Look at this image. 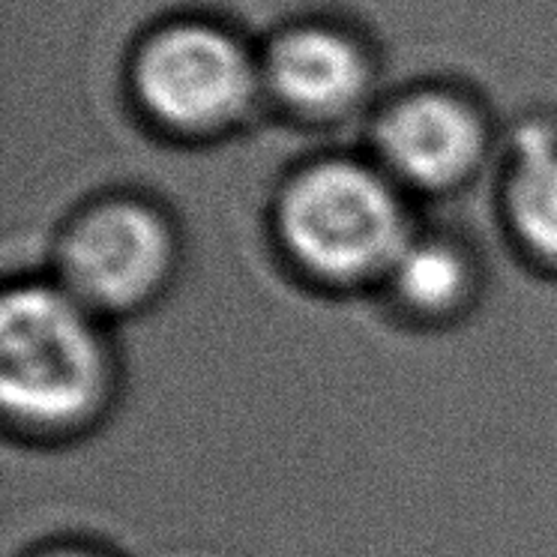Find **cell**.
Masks as SVG:
<instances>
[{
	"instance_id": "7",
	"label": "cell",
	"mask_w": 557,
	"mask_h": 557,
	"mask_svg": "<svg viewBox=\"0 0 557 557\" xmlns=\"http://www.w3.org/2000/svg\"><path fill=\"white\" fill-rule=\"evenodd\" d=\"M509 216L521 240L557 264V147L536 133L521 141L509 181Z\"/></svg>"
},
{
	"instance_id": "6",
	"label": "cell",
	"mask_w": 557,
	"mask_h": 557,
	"mask_svg": "<svg viewBox=\"0 0 557 557\" xmlns=\"http://www.w3.org/2000/svg\"><path fill=\"white\" fill-rule=\"evenodd\" d=\"M267 78L278 97L306 114H336L369 85L363 51L327 27H297L267 54Z\"/></svg>"
},
{
	"instance_id": "2",
	"label": "cell",
	"mask_w": 557,
	"mask_h": 557,
	"mask_svg": "<svg viewBox=\"0 0 557 557\" xmlns=\"http://www.w3.org/2000/svg\"><path fill=\"white\" fill-rule=\"evenodd\" d=\"M278 228L306 270L333 282L389 273L411 243L399 198L354 162H324L300 174L282 198Z\"/></svg>"
},
{
	"instance_id": "1",
	"label": "cell",
	"mask_w": 557,
	"mask_h": 557,
	"mask_svg": "<svg viewBox=\"0 0 557 557\" xmlns=\"http://www.w3.org/2000/svg\"><path fill=\"white\" fill-rule=\"evenodd\" d=\"M106 389V351L66 288L22 285L0 306V399L34 425L73 423Z\"/></svg>"
},
{
	"instance_id": "3",
	"label": "cell",
	"mask_w": 557,
	"mask_h": 557,
	"mask_svg": "<svg viewBox=\"0 0 557 557\" xmlns=\"http://www.w3.org/2000/svg\"><path fill=\"white\" fill-rule=\"evenodd\" d=\"M135 87L157 121L207 133L228 126L249 109L255 70L228 34L181 25L147 42L135 63Z\"/></svg>"
},
{
	"instance_id": "8",
	"label": "cell",
	"mask_w": 557,
	"mask_h": 557,
	"mask_svg": "<svg viewBox=\"0 0 557 557\" xmlns=\"http://www.w3.org/2000/svg\"><path fill=\"white\" fill-rule=\"evenodd\" d=\"M393 288L420 312H441L461 297L468 285V267L456 249L444 243L411 240L396 264L389 267Z\"/></svg>"
},
{
	"instance_id": "4",
	"label": "cell",
	"mask_w": 557,
	"mask_h": 557,
	"mask_svg": "<svg viewBox=\"0 0 557 557\" xmlns=\"http://www.w3.org/2000/svg\"><path fill=\"white\" fill-rule=\"evenodd\" d=\"M171 255L169 228L153 210L133 201L102 205L63 240V288L87 309H129L165 282Z\"/></svg>"
},
{
	"instance_id": "5",
	"label": "cell",
	"mask_w": 557,
	"mask_h": 557,
	"mask_svg": "<svg viewBox=\"0 0 557 557\" xmlns=\"http://www.w3.org/2000/svg\"><path fill=\"white\" fill-rule=\"evenodd\" d=\"M377 145L399 177L423 189L459 183L483 153V126L447 94L401 99L377 126Z\"/></svg>"
},
{
	"instance_id": "9",
	"label": "cell",
	"mask_w": 557,
	"mask_h": 557,
	"mask_svg": "<svg viewBox=\"0 0 557 557\" xmlns=\"http://www.w3.org/2000/svg\"><path fill=\"white\" fill-rule=\"evenodd\" d=\"M49 557H87V555H49Z\"/></svg>"
}]
</instances>
